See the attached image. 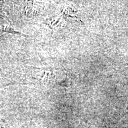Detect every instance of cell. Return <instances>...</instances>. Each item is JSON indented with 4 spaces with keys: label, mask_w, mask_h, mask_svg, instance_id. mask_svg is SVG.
I'll return each mask as SVG.
<instances>
[{
    "label": "cell",
    "mask_w": 128,
    "mask_h": 128,
    "mask_svg": "<svg viewBox=\"0 0 128 128\" xmlns=\"http://www.w3.org/2000/svg\"><path fill=\"white\" fill-rule=\"evenodd\" d=\"M14 32L15 30L11 28L8 26H7L6 24H2L0 23V32Z\"/></svg>",
    "instance_id": "1"
},
{
    "label": "cell",
    "mask_w": 128,
    "mask_h": 128,
    "mask_svg": "<svg viewBox=\"0 0 128 128\" xmlns=\"http://www.w3.org/2000/svg\"><path fill=\"white\" fill-rule=\"evenodd\" d=\"M0 128H2V127H1V125H0Z\"/></svg>",
    "instance_id": "2"
}]
</instances>
